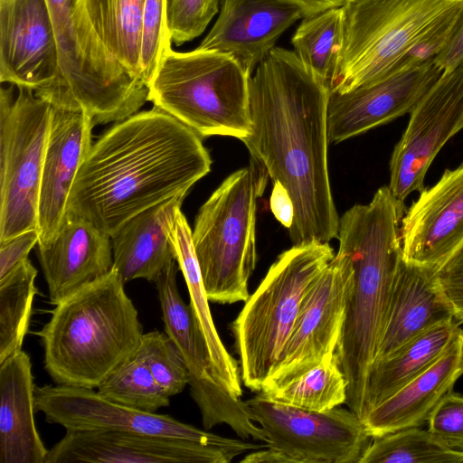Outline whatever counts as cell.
I'll return each mask as SVG.
<instances>
[{"mask_svg": "<svg viewBox=\"0 0 463 463\" xmlns=\"http://www.w3.org/2000/svg\"><path fill=\"white\" fill-rule=\"evenodd\" d=\"M461 331L428 368L369 411L363 420L372 438L428 422L431 412L463 374Z\"/></svg>", "mask_w": 463, "mask_h": 463, "instance_id": "obj_24", "label": "cell"}, {"mask_svg": "<svg viewBox=\"0 0 463 463\" xmlns=\"http://www.w3.org/2000/svg\"><path fill=\"white\" fill-rule=\"evenodd\" d=\"M335 257L329 243L293 245L269 267L231 325L241 381L260 392L273 373L302 302Z\"/></svg>", "mask_w": 463, "mask_h": 463, "instance_id": "obj_7", "label": "cell"}, {"mask_svg": "<svg viewBox=\"0 0 463 463\" xmlns=\"http://www.w3.org/2000/svg\"><path fill=\"white\" fill-rule=\"evenodd\" d=\"M298 7L305 16L313 15L326 9L342 6L345 0H282Z\"/></svg>", "mask_w": 463, "mask_h": 463, "instance_id": "obj_43", "label": "cell"}, {"mask_svg": "<svg viewBox=\"0 0 463 463\" xmlns=\"http://www.w3.org/2000/svg\"><path fill=\"white\" fill-rule=\"evenodd\" d=\"M303 17L282 0H220L219 15L197 48L232 56L251 76L281 34Z\"/></svg>", "mask_w": 463, "mask_h": 463, "instance_id": "obj_20", "label": "cell"}, {"mask_svg": "<svg viewBox=\"0 0 463 463\" xmlns=\"http://www.w3.org/2000/svg\"><path fill=\"white\" fill-rule=\"evenodd\" d=\"M269 174L250 157L246 167L226 177L200 207L192 238L209 301L245 302L257 261V201Z\"/></svg>", "mask_w": 463, "mask_h": 463, "instance_id": "obj_8", "label": "cell"}, {"mask_svg": "<svg viewBox=\"0 0 463 463\" xmlns=\"http://www.w3.org/2000/svg\"><path fill=\"white\" fill-rule=\"evenodd\" d=\"M82 3L105 47L129 73L143 80L140 45L145 0H82Z\"/></svg>", "mask_w": 463, "mask_h": 463, "instance_id": "obj_29", "label": "cell"}, {"mask_svg": "<svg viewBox=\"0 0 463 463\" xmlns=\"http://www.w3.org/2000/svg\"><path fill=\"white\" fill-rule=\"evenodd\" d=\"M347 1V0H345V2Z\"/></svg>", "mask_w": 463, "mask_h": 463, "instance_id": "obj_45", "label": "cell"}, {"mask_svg": "<svg viewBox=\"0 0 463 463\" xmlns=\"http://www.w3.org/2000/svg\"><path fill=\"white\" fill-rule=\"evenodd\" d=\"M269 208L276 219L288 230L294 221L295 208L288 190L279 182H274Z\"/></svg>", "mask_w": 463, "mask_h": 463, "instance_id": "obj_42", "label": "cell"}, {"mask_svg": "<svg viewBox=\"0 0 463 463\" xmlns=\"http://www.w3.org/2000/svg\"><path fill=\"white\" fill-rule=\"evenodd\" d=\"M352 268L338 252L307 293L266 387L288 382L335 354L352 288ZM263 388V389H264Z\"/></svg>", "mask_w": 463, "mask_h": 463, "instance_id": "obj_16", "label": "cell"}, {"mask_svg": "<svg viewBox=\"0 0 463 463\" xmlns=\"http://www.w3.org/2000/svg\"><path fill=\"white\" fill-rule=\"evenodd\" d=\"M176 274L174 260L155 283L165 332L178 348L187 367L190 392L200 410L204 429L227 424L242 439L267 442L263 430L254 423L246 402L219 384L192 308L178 291Z\"/></svg>", "mask_w": 463, "mask_h": 463, "instance_id": "obj_12", "label": "cell"}, {"mask_svg": "<svg viewBox=\"0 0 463 463\" xmlns=\"http://www.w3.org/2000/svg\"><path fill=\"white\" fill-rule=\"evenodd\" d=\"M258 394L276 403L326 411L345 404L347 382L335 354H328L301 374L284 383L266 387Z\"/></svg>", "mask_w": 463, "mask_h": 463, "instance_id": "obj_30", "label": "cell"}, {"mask_svg": "<svg viewBox=\"0 0 463 463\" xmlns=\"http://www.w3.org/2000/svg\"><path fill=\"white\" fill-rule=\"evenodd\" d=\"M38 258L53 305L109 273L114 263L110 236L72 215L51 242L38 245Z\"/></svg>", "mask_w": 463, "mask_h": 463, "instance_id": "obj_23", "label": "cell"}, {"mask_svg": "<svg viewBox=\"0 0 463 463\" xmlns=\"http://www.w3.org/2000/svg\"><path fill=\"white\" fill-rule=\"evenodd\" d=\"M60 61L46 0H0V81L36 94L57 81Z\"/></svg>", "mask_w": 463, "mask_h": 463, "instance_id": "obj_17", "label": "cell"}, {"mask_svg": "<svg viewBox=\"0 0 463 463\" xmlns=\"http://www.w3.org/2000/svg\"><path fill=\"white\" fill-rule=\"evenodd\" d=\"M39 242L38 229L29 230L0 243V279L28 258L31 250Z\"/></svg>", "mask_w": 463, "mask_h": 463, "instance_id": "obj_40", "label": "cell"}, {"mask_svg": "<svg viewBox=\"0 0 463 463\" xmlns=\"http://www.w3.org/2000/svg\"><path fill=\"white\" fill-rule=\"evenodd\" d=\"M329 94L296 53L282 47H274L250 78L252 129L242 142L291 197L293 245L329 243L338 235L327 165Z\"/></svg>", "mask_w": 463, "mask_h": 463, "instance_id": "obj_1", "label": "cell"}, {"mask_svg": "<svg viewBox=\"0 0 463 463\" xmlns=\"http://www.w3.org/2000/svg\"><path fill=\"white\" fill-rule=\"evenodd\" d=\"M461 336H462V340H463V329H462V331H461Z\"/></svg>", "mask_w": 463, "mask_h": 463, "instance_id": "obj_44", "label": "cell"}, {"mask_svg": "<svg viewBox=\"0 0 463 463\" xmlns=\"http://www.w3.org/2000/svg\"><path fill=\"white\" fill-rule=\"evenodd\" d=\"M97 392L112 402L147 412H156L170 403V396L136 356L109 375Z\"/></svg>", "mask_w": 463, "mask_h": 463, "instance_id": "obj_34", "label": "cell"}, {"mask_svg": "<svg viewBox=\"0 0 463 463\" xmlns=\"http://www.w3.org/2000/svg\"><path fill=\"white\" fill-rule=\"evenodd\" d=\"M458 326L455 319L436 326L391 355L374 361L367 379L366 415L435 362L460 333Z\"/></svg>", "mask_w": 463, "mask_h": 463, "instance_id": "obj_28", "label": "cell"}, {"mask_svg": "<svg viewBox=\"0 0 463 463\" xmlns=\"http://www.w3.org/2000/svg\"><path fill=\"white\" fill-rule=\"evenodd\" d=\"M245 402L267 442L241 463H360L373 439L349 408L310 411L259 394Z\"/></svg>", "mask_w": 463, "mask_h": 463, "instance_id": "obj_11", "label": "cell"}, {"mask_svg": "<svg viewBox=\"0 0 463 463\" xmlns=\"http://www.w3.org/2000/svg\"><path fill=\"white\" fill-rule=\"evenodd\" d=\"M457 0H347L330 92L344 93L390 75Z\"/></svg>", "mask_w": 463, "mask_h": 463, "instance_id": "obj_9", "label": "cell"}, {"mask_svg": "<svg viewBox=\"0 0 463 463\" xmlns=\"http://www.w3.org/2000/svg\"><path fill=\"white\" fill-rule=\"evenodd\" d=\"M171 241L188 289L189 305L206 344L214 375L223 390L241 398L243 392L240 364L226 350L216 330L194 247L192 230L181 210L174 222Z\"/></svg>", "mask_w": 463, "mask_h": 463, "instance_id": "obj_27", "label": "cell"}, {"mask_svg": "<svg viewBox=\"0 0 463 463\" xmlns=\"http://www.w3.org/2000/svg\"><path fill=\"white\" fill-rule=\"evenodd\" d=\"M211 165L203 138L154 106L116 122L91 145L74 179L67 215L111 237L144 210L188 194Z\"/></svg>", "mask_w": 463, "mask_h": 463, "instance_id": "obj_2", "label": "cell"}, {"mask_svg": "<svg viewBox=\"0 0 463 463\" xmlns=\"http://www.w3.org/2000/svg\"><path fill=\"white\" fill-rule=\"evenodd\" d=\"M463 463V450L452 449L428 429L411 427L373 438L360 463Z\"/></svg>", "mask_w": 463, "mask_h": 463, "instance_id": "obj_33", "label": "cell"}, {"mask_svg": "<svg viewBox=\"0 0 463 463\" xmlns=\"http://www.w3.org/2000/svg\"><path fill=\"white\" fill-rule=\"evenodd\" d=\"M428 430L449 447L463 450V394L449 392L431 412Z\"/></svg>", "mask_w": 463, "mask_h": 463, "instance_id": "obj_38", "label": "cell"}, {"mask_svg": "<svg viewBox=\"0 0 463 463\" xmlns=\"http://www.w3.org/2000/svg\"><path fill=\"white\" fill-rule=\"evenodd\" d=\"M34 387L31 359L23 349L0 363V463H45Z\"/></svg>", "mask_w": 463, "mask_h": 463, "instance_id": "obj_26", "label": "cell"}, {"mask_svg": "<svg viewBox=\"0 0 463 463\" xmlns=\"http://www.w3.org/2000/svg\"><path fill=\"white\" fill-rule=\"evenodd\" d=\"M437 274L453 307L455 320L463 323V247L437 270Z\"/></svg>", "mask_w": 463, "mask_h": 463, "instance_id": "obj_39", "label": "cell"}, {"mask_svg": "<svg viewBox=\"0 0 463 463\" xmlns=\"http://www.w3.org/2000/svg\"><path fill=\"white\" fill-rule=\"evenodd\" d=\"M166 27L179 46L200 36L218 13L220 0H165Z\"/></svg>", "mask_w": 463, "mask_h": 463, "instance_id": "obj_36", "label": "cell"}, {"mask_svg": "<svg viewBox=\"0 0 463 463\" xmlns=\"http://www.w3.org/2000/svg\"><path fill=\"white\" fill-rule=\"evenodd\" d=\"M124 286L113 268L55 305L35 333L44 368L56 384L98 388L135 357L144 333Z\"/></svg>", "mask_w": 463, "mask_h": 463, "instance_id": "obj_4", "label": "cell"}, {"mask_svg": "<svg viewBox=\"0 0 463 463\" xmlns=\"http://www.w3.org/2000/svg\"><path fill=\"white\" fill-rule=\"evenodd\" d=\"M402 257L437 270L463 247V164L447 169L402 217Z\"/></svg>", "mask_w": 463, "mask_h": 463, "instance_id": "obj_19", "label": "cell"}, {"mask_svg": "<svg viewBox=\"0 0 463 463\" xmlns=\"http://www.w3.org/2000/svg\"><path fill=\"white\" fill-rule=\"evenodd\" d=\"M410 114L391 157L388 185L403 203L410 194L424 189L433 159L463 128V61L444 70Z\"/></svg>", "mask_w": 463, "mask_h": 463, "instance_id": "obj_13", "label": "cell"}, {"mask_svg": "<svg viewBox=\"0 0 463 463\" xmlns=\"http://www.w3.org/2000/svg\"><path fill=\"white\" fill-rule=\"evenodd\" d=\"M264 445L241 440L232 445L114 430H66L45 463H230Z\"/></svg>", "mask_w": 463, "mask_h": 463, "instance_id": "obj_15", "label": "cell"}, {"mask_svg": "<svg viewBox=\"0 0 463 463\" xmlns=\"http://www.w3.org/2000/svg\"><path fill=\"white\" fill-rule=\"evenodd\" d=\"M59 52L55 84L37 96L52 107L82 109L94 126L121 121L147 101L148 86L129 73L96 33L82 0H46Z\"/></svg>", "mask_w": 463, "mask_h": 463, "instance_id": "obj_5", "label": "cell"}, {"mask_svg": "<svg viewBox=\"0 0 463 463\" xmlns=\"http://www.w3.org/2000/svg\"><path fill=\"white\" fill-rule=\"evenodd\" d=\"M36 411L49 423L66 430H114L183 439L213 445H232L240 439L222 437L156 412L112 402L94 389L45 384L34 387Z\"/></svg>", "mask_w": 463, "mask_h": 463, "instance_id": "obj_14", "label": "cell"}, {"mask_svg": "<svg viewBox=\"0 0 463 463\" xmlns=\"http://www.w3.org/2000/svg\"><path fill=\"white\" fill-rule=\"evenodd\" d=\"M166 44L148 82L147 101L203 139L243 141L251 133L250 76L230 55L196 48L176 52Z\"/></svg>", "mask_w": 463, "mask_h": 463, "instance_id": "obj_6", "label": "cell"}, {"mask_svg": "<svg viewBox=\"0 0 463 463\" xmlns=\"http://www.w3.org/2000/svg\"><path fill=\"white\" fill-rule=\"evenodd\" d=\"M342 40L341 6L303 17L291 39L298 58L329 90L336 75Z\"/></svg>", "mask_w": 463, "mask_h": 463, "instance_id": "obj_31", "label": "cell"}, {"mask_svg": "<svg viewBox=\"0 0 463 463\" xmlns=\"http://www.w3.org/2000/svg\"><path fill=\"white\" fill-rule=\"evenodd\" d=\"M404 212V203L383 186L369 203L355 204L339 218L338 252L348 259L353 279L335 355L347 382L345 404L362 420L368 373L402 259Z\"/></svg>", "mask_w": 463, "mask_h": 463, "instance_id": "obj_3", "label": "cell"}, {"mask_svg": "<svg viewBox=\"0 0 463 463\" xmlns=\"http://www.w3.org/2000/svg\"><path fill=\"white\" fill-rule=\"evenodd\" d=\"M52 108L38 203V245L51 242L63 225L74 179L92 145L94 124L85 111Z\"/></svg>", "mask_w": 463, "mask_h": 463, "instance_id": "obj_21", "label": "cell"}, {"mask_svg": "<svg viewBox=\"0 0 463 463\" xmlns=\"http://www.w3.org/2000/svg\"><path fill=\"white\" fill-rule=\"evenodd\" d=\"M455 319L437 269L402 259L391 289L374 361L423 332ZM373 361V362H374Z\"/></svg>", "mask_w": 463, "mask_h": 463, "instance_id": "obj_22", "label": "cell"}, {"mask_svg": "<svg viewBox=\"0 0 463 463\" xmlns=\"http://www.w3.org/2000/svg\"><path fill=\"white\" fill-rule=\"evenodd\" d=\"M36 276L27 258L0 279V363L22 349L38 293Z\"/></svg>", "mask_w": 463, "mask_h": 463, "instance_id": "obj_32", "label": "cell"}, {"mask_svg": "<svg viewBox=\"0 0 463 463\" xmlns=\"http://www.w3.org/2000/svg\"><path fill=\"white\" fill-rule=\"evenodd\" d=\"M151 372L168 396L178 394L189 384L184 361L172 339L165 332L144 333L135 355Z\"/></svg>", "mask_w": 463, "mask_h": 463, "instance_id": "obj_35", "label": "cell"}, {"mask_svg": "<svg viewBox=\"0 0 463 463\" xmlns=\"http://www.w3.org/2000/svg\"><path fill=\"white\" fill-rule=\"evenodd\" d=\"M187 194L159 203L127 221L110 238L113 268L128 282L144 279L156 282L175 260L171 232Z\"/></svg>", "mask_w": 463, "mask_h": 463, "instance_id": "obj_25", "label": "cell"}, {"mask_svg": "<svg viewBox=\"0 0 463 463\" xmlns=\"http://www.w3.org/2000/svg\"><path fill=\"white\" fill-rule=\"evenodd\" d=\"M0 90V243L37 229L52 105L32 89Z\"/></svg>", "mask_w": 463, "mask_h": 463, "instance_id": "obj_10", "label": "cell"}, {"mask_svg": "<svg viewBox=\"0 0 463 463\" xmlns=\"http://www.w3.org/2000/svg\"><path fill=\"white\" fill-rule=\"evenodd\" d=\"M170 42L165 0H145L141 20L140 66L147 86L165 47Z\"/></svg>", "mask_w": 463, "mask_h": 463, "instance_id": "obj_37", "label": "cell"}, {"mask_svg": "<svg viewBox=\"0 0 463 463\" xmlns=\"http://www.w3.org/2000/svg\"><path fill=\"white\" fill-rule=\"evenodd\" d=\"M442 71L432 59L347 92H330L328 141L342 142L411 113Z\"/></svg>", "mask_w": 463, "mask_h": 463, "instance_id": "obj_18", "label": "cell"}, {"mask_svg": "<svg viewBox=\"0 0 463 463\" xmlns=\"http://www.w3.org/2000/svg\"><path fill=\"white\" fill-rule=\"evenodd\" d=\"M435 61L443 71L463 61V5L448 42Z\"/></svg>", "mask_w": 463, "mask_h": 463, "instance_id": "obj_41", "label": "cell"}]
</instances>
